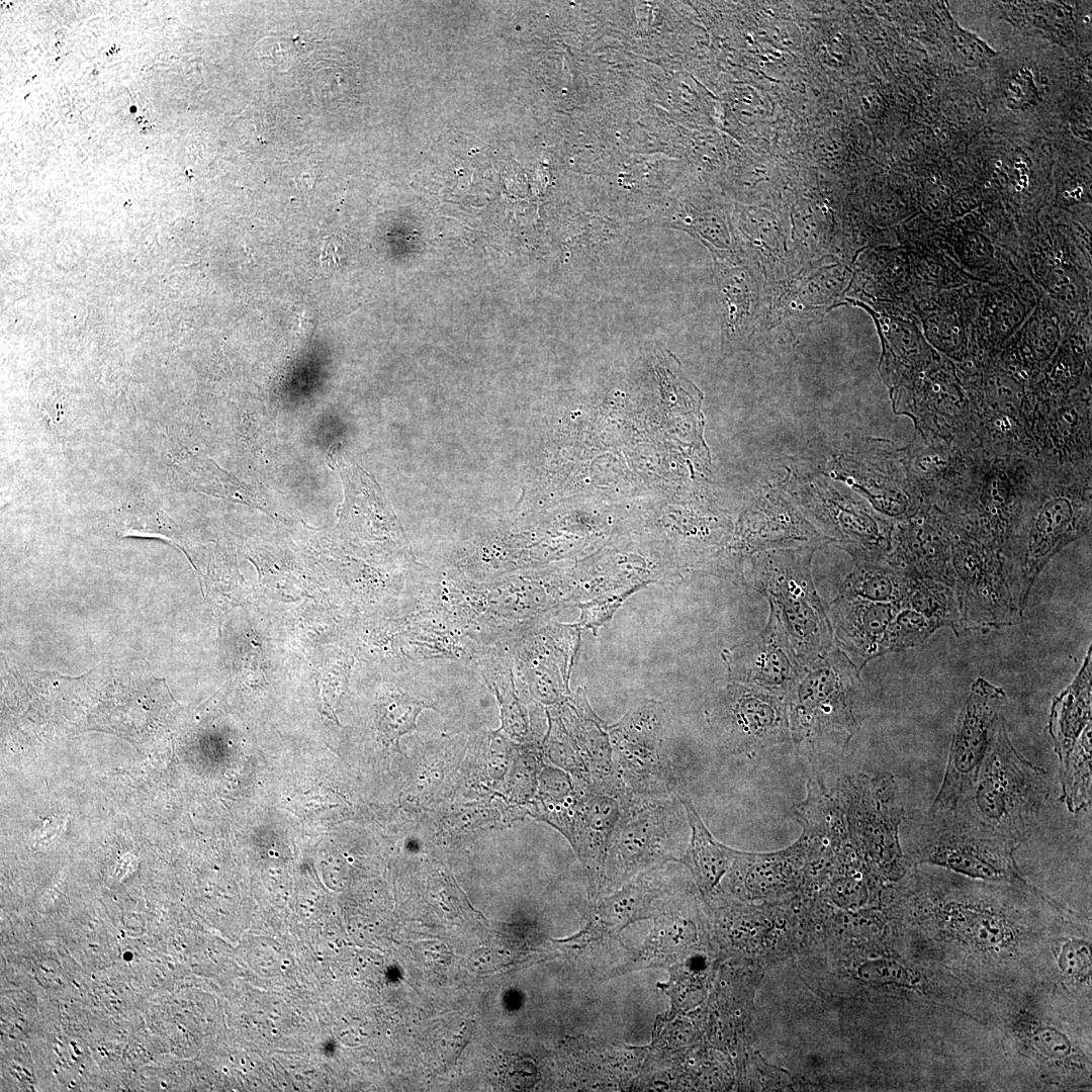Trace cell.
Segmentation results:
<instances>
[{"mask_svg": "<svg viewBox=\"0 0 1092 1092\" xmlns=\"http://www.w3.org/2000/svg\"><path fill=\"white\" fill-rule=\"evenodd\" d=\"M1049 796L1045 769L1017 751L1001 715L976 780L952 812L1018 846L1036 830Z\"/></svg>", "mask_w": 1092, "mask_h": 1092, "instance_id": "obj_1", "label": "cell"}, {"mask_svg": "<svg viewBox=\"0 0 1092 1092\" xmlns=\"http://www.w3.org/2000/svg\"><path fill=\"white\" fill-rule=\"evenodd\" d=\"M860 669L833 646L804 666L787 697L791 740L808 755L841 753L862 713Z\"/></svg>", "mask_w": 1092, "mask_h": 1092, "instance_id": "obj_2", "label": "cell"}, {"mask_svg": "<svg viewBox=\"0 0 1092 1092\" xmlns=\"http://www.w3.org/2000/svg\"><path fill=\"white\" fill-rule=\"evenodd\" d=\"M817 548L801 546L759 552L743 575L745 584L767 600L804 666L834 646L826 607L812 576L811 562Z\"/></svg>", "mask_w": 1092, "mask_h": 1092, "instance_id": "obj_3", "label": "cell"}, {"mask_svg": "<svg viewBox=\"0 0 1092 1092\" xmlns=\"http://www.w3.org/2000/svg\"><path fill=\"white\" fill-rule=\"evenodd\" d=\"M687 815L675 793L639 796L629 793L610 839L604 871L623 880L650 866L681 856Z\"/></svg>", "mask_w": 1092, "mask_h": 1092, "instance_id": "obj_4", "label": "cell"}, {"mask_svg": "<svg viewBox=\"0 0 1092 1092\" xmlns=\"http://www.w3.org/2000/svg\"><path fill=\"white\" fill-rule=\"evenodd\" d=\"M851 844L868 864L889 878L901 875L905 857L899 839L903 808L891 774H857L837 783Z\"/></svg>", "mask_w": 1092, "mask_h": 1092, "instance_id": "obj_5", "label": "cell"}, {"mask_svg": "<svg viewBox=\"0 0 1092 1092\" xmlns=\"http://www.w3.org/2000/svg\"><path fill=\"white\" fill-rule=\"evenodd\" d=\"M667 713L662 703L641 700L609 727L615 774L639 796L675 793L679 782L665 747Z\"/></svg>", "mask_w": 1092, "mask_h": 1092, "instance_id": "obj_6", "label": "cell"}, {"mask_svg": "<svg viewBox=\"0 0 1092 1092\" xmlns=\"http://www.w3.org/2000/svg\"><path fill=\"white\" fill-rule=\"evenodd\" d=\"M1006 703L1002 688L983 677L972 684L958 715L945 772L929 817L954 811L970 792Z\"/></svg>", "mask_w": 1092, "mask_h": 1092, "instance_id": "obj_7", "label": "cell"}, {"mask_svg": "<svg viewBox=\"0 0 1092 1092\" xmlns=\"http://www.w3.org/2000/svg\"><path fill=\"white\" fill-rule=\"evenodd\" d=\"M930 821L915 852L917 862L988 882L1021 881L1013 856L1016 845L953 812L930 817Z\"/></svg>", "mask_w": 1092, "mask_h": 1092, "instance_id": "obj_8", "label": "cell"}, {"mask_svg": "<svg viewBox=\"0 0 1092 1092\" xmlns=\"http://www.w3.org/2000/svg\"><path fill=\"white\" fill-rule=\"evenodd\" d=\"M724 748L753 754L791 740L787 700L762 690L729 682L706 710Z\"/></svg>", "mask_w": 1092, "mask_h": 1092, "instance_id": "obj_9", "label": "cell"}, {"mask_svg": "<svg viewBox=\"0 0 1092 1092\" xmlns=\"http://www.w3.org/2000/svg\"><path fill=\"white\" fill-rule=\"evenodd\" d=\"M952 568L964 632L1004 628L1022 616L1007 566L986 548L957 543Z\"/></svg>", "mask_w": 1092, "mask_h": 1092, "instance_id": "obj_10", "label": "cell"}, {"mask_svg": "<svg viewBox=\"0 0 1092 1092\" xmlns=\"http://www.w3.org/2000/svg\"><path fill=\"white\" fill-rule=\"evenodd\" d=\"M729 682L765 691L787 700L804 665L775 611L753 638L721 653Z\"/></svg>", "mask_w": 1092, "mask_h": 1092, "instance_id": "obj_11", "label": "cell"}, {"mask_svg": "<svg viewBox=\"0 0 1092 1092\" xmlns=\"http://www.w3.org/2000/svg\"><path fill=\"white\" fill-rule=\"evenodd\" d=\"M580 781L565 836L594 883L603 875L608 845L629 792L615 771L597 778L580 777Z\"/></svg>", "mask_w": 1092, "mask_h": 1092, "instance_id": "obj_12", "label": "cell"}, {"mask_svg": "<svg viewBox=\"0 0 1092 1092\" xmlns=\"http://www.w3.org/2000/svg\"><path fill=\"white\" fill-rule=\"evenodd\" d=\"M899 605L836 595L826 607L833 645L860 670L882 656V644Z\"/></svg>", "mask_w": 1092, "mask_h": 1092, "instance_id": "obj_13", "label": "cell"}, {"mask_svg": "<svg viewBox=\"0 0 1092 1092\" xmlns=\"http://www.w3.org/2000/svg\"><path fill=\"white\" fill-rule=\"evenodd\" d=\"M1091 648L1073 681L1055 697L1049 718V734L1062 766L1076 750L1091 744L1092 715Z\"/></svg>", "mask_w": 1092, "mask_h": 1092, "instance_id": "obj_14", "label": "cell"}, {"mask_svg": "<svg viewBox=\"0 0 1092 1092\" xmlns=\"http://www.w3.org/2000/svg\"><path fill=\"white\" fill-rule=\"evenodd\" d=\"M807 841L801 836L790 846L768 853L739 851L734 876L751 896H764L788 886L806 857Z\"/></svg>", "mask_w": 1092, "mask_h": 1092, "instance_id": "obj_15", "label": "cell"}, {"mask_svg": "<svg viewBox=\"0 0 1092 1092\" xmlns=\"http://www.w3.org/2000/svg\"><path fill=\"white\" fill-rule=\"evenodd\" d=\"M675 794L684 806L691 831L687 848L678 860L691 869L703 890L711 891L739 850L718 841L684 793L678 790Z\"/></svg>", "mask_w": 1092, "mask_h": 1092, "instance_id": "obj_16", "label": "cell"}, {"mask_svg": "<svg viewBox=\"0 0 1092 1092\" xmlns=\"http://www.w3.org/2000/svg\"><path fill=\"white\" fill-rule=\"evenodd\" d=\"M909 579L910 574L890 562L855 561L854 568L842 582L837 595L900 606Z\"/></svg>", "mask_w": 1092, "mask_h": 1092, "instance_id": "obj_17", "label": "cell"}, {"mask_svg": "<svg viewBox=\"0 0 1092 1092\" xmlns=\"http://www.w3.org/2000/svg\"><path fill=\"white\" fill-rule=\"evenodd\" d=\"M926 617L937 629L945 627L964 633L960 601L953 586L930 578L913 576L900 604Z\"/></svg>", "mask_w": 1092, "mask_h": 1092, "instance_id": "obj_18", "label": "cell"}, {"mask_svg": "<svg viewBox=\"0 0 1092 1092\" xmlns=\"http://www.w3.org/2000/svg\"><path fill=\"white\" fill-rule=\"evenodd\" d=\"M937 627L921 613L906 606H900L886 631L882 655L900 652L923 644Z\"/></svg>", "mask_w": 1092, "mask_h": 1092, "instance_id": "obj_19", "label": "cell"}, {"mask_svg": "<svg viewBox=\"0 0 1092 1092\" xmlns=\"http://www.w3.org/2000/svg\"><path fill=\"white\" fill-rule=\"evenodd\" d=\"M846 862L848 871L831 881L828 895L839 908L856 910L871 899V887L862 871V863L867 861L854 852L847 857Z\"/></svg>", "mask_w": 1092, "mask_h": 1092, "instance_id": "obj_20", "label": "cell"}, {"mask_svg": "<svg viewBox=\"0 0 1092 1092\" xmlns=\"http://www.w3.org/2000/svg\"><path fill=\"white\" fill-rule=\"evenodd\" d=\"M946 19L950 51L962 64L967 67L982 66L997 55L987 42L963 29L951 16L947 15Z\"/></svg>", "mask_w": 1092, "mask_h": 1092, "instance_id": "obj_21", "label": "cell"}, {"mask_svg": "<svg viewBox=\"0 0 1092 1092\" xmlns=\"http://www.w3.org/2000/svg\"><path fill=\"white\" fill-rule=\"evenodd\" d=\"M857 975L863 982L875 985L907 986L911 982L908 971L889 959L871 960L859 966Z\"/></svg>", "mask_w": 1092, "mask_h": 1092, "instance_id": "obj_22", "label": "cell"}, {"mask_svg": "<svg viewBox=\"0 0 1092 1092\" xmlns=\"http://www.w3.org/2000/svg\"><path fill=\"white\" fill-rule=\"evenodd\" d=\"M633 592L634 589L603 595V597L588 602L587 604L580 605L582 609L579 622L580 625L589 627L596 632L598 627L607 622L624 599Z\"/></svg>", "mask_w": 1092, "mask_h": 1092, "instance_id": "obj_23", "label": "cell"}, {"mask_svg": "<svg viewBox=\"0 0 1092 1092\" xmlns=\"http://www.w3.org/2000/svg\"><path fill=\"white\" fill-rule=\"evenodd\" d=\"M1060 967L1070 977L1087 975L1091 969V951L1088 942L1080 939L1068 941L1060 956Z\"/></svg>", "mask_w": 1092, "mask_h": 1092, "instance_id": "obj_24", "label": "cell"}, {"mask_svg": "<svg viewBox=\"0 0 1092 1092\" xmlns=\"http://www.w3.org/2000/svg\"><path fill=\"white\" fill-rule=\"evenodd\" d=\"M1033 1044L1045 1056L1064 1058L1071 1052L1067 1037L1052 1027L1039 1028L1032 1036Z\"/></svg>", "mask_w": 1092, "mask_h": 1092, "instance_id": "obj_25", "label": "cell"}, {"mask_svg": "<svg viewBox=\"0 0 1092 1092\" xmlns=\"http://www.w3.org/2000/svg\"><path fill=\"white\" fill-rule=\"evenodd\" d=\"M470 1034H471V1029H470V1025L468 1024V1025L465 1026V1028H463V1030L461 1031L459 1036L454 1040V1042H453L454 1048L452 1050V1053L450 1054L449 1059L447 1060V1062L445 1064L447 1067H450L457 1060L459 1055L462 1053V1051L464 1050V1048L468 1043L469 1038H470Z\"/></svg>", "mask_w": 1092, "mask_h": 1092, "instance_id": "obj_26", "label": "cell"}]
</instances>
